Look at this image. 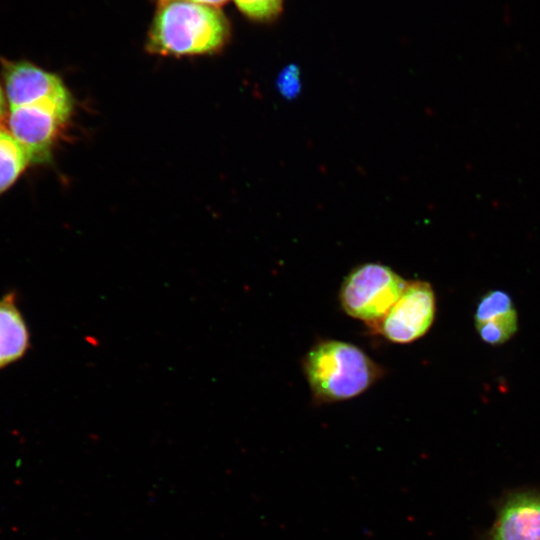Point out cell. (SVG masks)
I'll return each mask as SVG.
<instances>
[{
    "mask_svg": "<svg viewBox=\"0 0 540 540\" xmlns=\"http://www.w3.org/2000/svg\"><path fill=\"white\" fill-rule=\"evenodd\" d=\"M238 9L257 21L275 19L282 11V0H234Z\"/></svg>",
    "mask_w": 540,
    "mask_h": 540,
    "instance_id": "obj_11",
    "label": "cell"
},
{
    "mask_svg": "<svg viewBox=\"0 0 540 540\" xmlns=\"http://www.w3.org/2000/svg\"><path fill=\"white\" fill-rule=\"evenodd\" d=\"M407 281L390 267L365 263L349 272L341 284L339 300L351 317L373 330L401 296Z\"/></svg>",
    "mask_w": 540,
    "mask_h": 540,
    "instance_id": "obj_3",
    "label": "cell"
},
{
    "mask_svg": "<svg viewBox=\"0 0 540 540\" xmlns=\"http://www.w3.org/2000/svg\"><path fill=\"white\" fill-rule=\"evenodd\" d=\"M482 540H540V490L519 489L505 494Z\"/></svg>",
    "mask_w": 540,
    "mask_h": 540,
    "instance_id": "obj_7",
    "label": "cell"
},
{
    "mask_svg": "<svg viewBox=\"0 0 540 540\" xmlns=\"http://www.w3.org/2000/svg\"><path fill=\"white\" fill-rule=\"evenodd\" d=\"M231 26L225 14L189 1H160L148 31L146 49L163 56H191L220 51Z\"/></svg>",
    "mask_w": 540,
    "mask_h": 540,
    "instance_id": "obj_1",
    "label": "cell"
},
{
    "mask_svg": "<svg viewBox=\"0 0 540 540\" xmlns=\"http://www.w3.org/2000/svg\"><path fill=\"white\" fill-rule=\"evenodd\" d=\"M480 337L487 343L497 345L507 341L517 330V313L511 309L476 323Z\"/></svg>",
    "mask_w": 540,
    "mask_h": 540,
    "instance_id": "obj_10",
    "label": "cell"
},
{
    "mask_svg": "<svg viewBox=\"0 0 540 540\" xmlns=\"http://www.w3.org/2000/svg\"><path fill=\"white\" fill-rule=\"evenodd\" d=\"M301 364L318 404L357 397L384 375L383 368L358 346L332 339L316 342Z\"/></svg>",
    "mask_w": 540,
    "mask_h": 540,
    "instance_id": "obj_2",
    "label": "cell"
},
{
    "mask_svg": "<svg viewBox=\"0 0 540 540\" xmlns=\"http://www.w3.org/2000/svg\"><path fill=\"white\" fill-rule=\"evenodd\" d=\"M16 300L14 292L0 298V368L20 359L29 347V332Z\"/></svg>",
    "mask_w": 540,
    "mask_h": 540,
    "instance_id": "obj_8",
    "label": "cell"
},
{
    "mask_svg": "<svg viewBox=\"0 0 540 540\" xmlns=\"http://www.w3.org/2000/svg\"><path fill=\"white\" fill-rule=\"evenodd\" d=\"M30 163L10 131L0 128V195L11 187Z\"/></svg>",
    "mask_w": 540,
    "mask_h": 540,
    "instance_id": "obj_9",
    "label": "cell"
},
{
    "mask_svg": "<svg viewBox=\"0 0 540 540\" xmlns=\"http://www.w3.org/2000/svg\"><path fill=\"white\" fill-rule=\"evenodd\" d=\"M435 312L436 299L431 285L421 280L407 281L401 296L374 331L391 342L410 343L428 332Z\"/></svg>",
    "mask_w": 540,
    "mask_h": 540,
    "instance_id": "obj_5",
    "label": "cell"
},
{
    "mask_svg": "<svg viewBox=\"0 0 540 540\" xmlns=\"http://www.w3.org/2000/svg\"><path fill=\"white\" fill-rule=\"evenodd\" d=\"M276 87L284 98H295L301 90L299 67L295 64L285 66L277 77Z\"/></svg>",
    "mask_w": 540,
    "mask_h": 540,
    "instance_id": "obj_13",
    "label": "cell"
},
{
    "mask_svg": "<svg viewBox=\"0 0 540 540\" xmlns=\"http://www.w3.org/2000/svg\"><path fill=\"white\" fill-rule=\"evenodd\" d=\"M513 308L512 300L507 293L499 290L488 292L477 305L476 323L505 313Z\"/></svg>",
    "mask_w": 540,
    "mask_h": 540,
    "instance_id": "obj_12",
    "label": "cell"
},
{
    "mask_svg": "<svg viewBox=\"0 0 540 540\" xmlns=\"http://www.w3.org/2000/svg\"><path fill=\"white\" fill-rule=\"evenodd\" d=\"M9 108L49 103L72 110V98L63 81L28 60L0 59Z\"/></svg>",
    "mask_w": 540,
    "mask_h": 540,
    "instance_id": "obj_6",
    "label": "cell"
},
{
    "mask_svg": "<svg viewBox=\"0 0 540 540\" xmlns=\"http://www.w3.org/2000/svg\"><path fill=\"white\" fill-rule=\"evenodd\" d=\"M9 109L10 133L24 148L30 163L49 162L60 130L72 110L49 103L29 104Z\"/></svg>",
    "mask_w": 540,
    "mask_h": 540,
    "instance_id": "obj_4",
    "label": "cell"
},
{
    "mask_svg": "<svg viewBox=\"0 0 540 540\" xmlns=\"http://www.w3.org/2000/svg\"><path fill=\"white\" fill-rule=\"evenodd\" d=\"M160 1H172V0H158ZM182 1H189L201 5L211 6L215 8H220V6L224 5L228 0H182Z\"/></svg>",
    "mask_w": 540,
    "mask_h": 540,
    "instance_id": "obj_14",
    "label": "cell"
},
{
    "mask_svg": "<svg viewBox=\"0 0 540 540\" xmlns=\"http://www.w3.org/2000/svg\"><path fill=\"white\" fill-rule=\"evenodd\" d=\"M4 112H5V96L0 86V119L3 116Z\"/></svg>",
    "mask_w": 540,
    "mask_h": 540,
    "instance_id": "obj_15",
    "label": "cell"
}]
</instances>
